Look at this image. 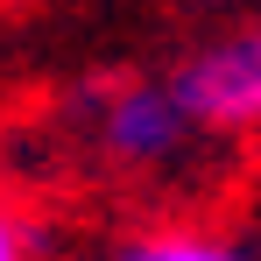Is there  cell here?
I'll use <instances>...</instances> for the list:
<instances>
[{
    "instance_id": "1",
    "label": "cell",
    "mask_w": 261,
    "mask_h": 261,
    "mask_svg": "<svg viewBox=\"0 0 261 261\" xmlns=\"http://www.w3.org/2000/svg\"><path fill=\"white\" fill-rule=\"evenodd\" d=\"M170 99L191 127H261V29L198 49L170 78Z\"/></svg>"
},
{
    "instance_id": "2",
    "label": "cell",
    "mask_w": 261,
    "mask_h": 261,
    "mask_svg": "<svg viewBox=\"0 0 261 261\" xmlns=\"http://www.w3.org/2000/svg\"><path fill=\"white\" fill-rule=\"evenodd\" d=\"M99 148L127 170H148V163H170L176 148L191 141V120L176 113L170 85H120L99 99Z\"/></svg>"
},
{
    "instance_id": "3",
    "label": "cell",
    "mask_w": 261,
    "mask_h": 261,
    "mask_svg": "<svg viewBox=\"0 0 261 261\" xmlns=\"http://www.w3.org/2000/svg\"><path fill=\"white\" fill-rule=\"evenodd\" d=\"M120 261H254V254H240L226 240H205V233H148V240L120 247Z\"/></svg>"
},
{
    "instance_id": "4",
    "label": "cell",
    "mask_w": 261,
    "mask_h": 261,
    "mask_svg": "<svg viewBox=\"0 0 261 261\" xmlns=\"http://www.w3.org/2000/svg\"><path fill=\"white\" fill-rule=\"evenodd\" d=\"M0 261H29V233H21V219L0 205Z\"/></svg>"
}]
</instances>
